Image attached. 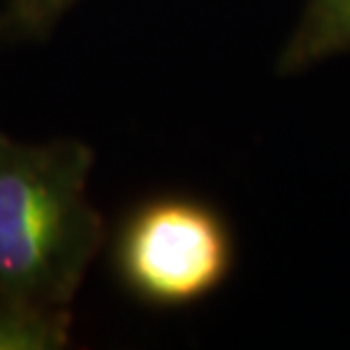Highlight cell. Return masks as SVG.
Listing matches in <instances>:
<instances>
[{"mask_svg": "<svg viewBox=\"0 0 350 350\" xmlns=\"http://www.w3.org/2000/svg\"><path fill=\"white\" fill-rule=\"evenodd\" d=\"M80 0H7L0 7V41H37L55 30Z\"/></svg>", "mask_w": 350, "mask_h": 350, "instance_id": "5b68a950", "label": "cell"}, {"mask_svg": "<svg viewBox=\"0 0 350 350\" xmlns=\"http://www.w3.org/2000/svg\"><path fill=\"white\" fill-rule=\"evenodd\" d=\"M350 51V0H310L300 23L284 46L278 68L296 73L300 68Z\"/></svg>", "mask_w": 350, "mask_h": 350, "instance_id": "3957f363", "label": "cell"}, {"mask_svg": "<svg viewBox=\"0 0 350 350\" xmlns=\"http://www.w3.org/2000/svg\"><path fill=\"white\" fill-rule=\"evenodd\" d=\"M71 307H48L0 293V350H62L71 344Z\"/></svg>", "mask_w": 350, "mask_h": 350, "instance_id": "277c9868", "label": "cell"}, {"mask_svg": "<svg viewBox=\"0 0 350 350\" xmlns=\"http://www.w3.org/2000/svg\"><path fill=\"white\" fill-rule=\"evenodd\" d=\"M96 155L80 139L18 142L0 132V293L71 307L105 223L89 198Z\"/></svg>", "mask_w": 350, "mask_h": 350, "instance_id": "6da1fadb", "label": "cell"}, {"mask_svg": "<svg viewBox=\"0 0 350 350\" xmlns=\"http://www.w3.org/2000/svg\"><path fill=\"white\" fill-rule=\"evenodd\" d=\"M232 239L214 209L189 198L152 200L125 221L116 239L123 284L146 303L200 300L226 280Z\"/></svg>", "mask_w": 350, "mask_h": 350, "instance_id": "7a4b0ae2", "label": "cell"}]
</instances>
